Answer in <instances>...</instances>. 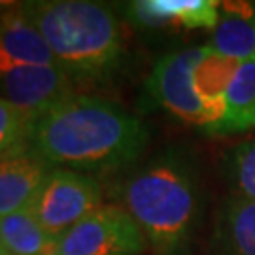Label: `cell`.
<instances>
[{"label":"cell","instance_id":"6da1fadb","mask_svg":"<svg viewBox=\"0 0 255 255\" xmlns=\"http://www.w3.org/2000/svg\"><path fill=\"white\" fill-rule=\"evenodd\" d=\"M146 125L118 102L72 95L32 123L28 147L53 168L119 170L147 146Z\"/></svg>","mask_w":255,"mask_h":255},{"label":"cell","instance_id":"7a4b0ae2","mask_svg":"<svg viewBox=\"0 0 255 255\" xmlns=\"http://www.w3.org/2000/svg\"><path fill=\"white\" fill-rule=\"evenodd\" d=\"M23 6L74 83L106 82L119 70L125 42L112 9L85 0H34Z\"/></svg>","mask_w":255,"mask_h":255},{"label":"cell","instance_id":"3957f363","mask_svg":"<svg viewBox=\"0 0 255 255\" xmlns=\"http://www.w3.org/2000/svg\"><path fill=\"white\" fill-rule=\"evenodd\" d=\"M123 202L157 255H183L199 219V189L189 164L164 155L138 170Z\"/></svg>","mask_w":255,"mask_h":255},{"label":"cell","instance_id":"277c9868","mask_svg":"<svg viewBox=\"0 0 255 255\" xmlns=\"http://www.w3.org/2000/svg\"><path fill=\"white\" fill-rule=\"evenodd\" d=\"M101 183L91 174L70 168H51L30 210L53 238H61L101 204Z\"/></svg>","mask_w":255,"mask_h":255},{"label":"cell","instance_id":"5b68a950","mask_svg":"<svg viewBox=\"0 0 255 255\" xmlns=\"http://www.w3.org/2000/svg\"><path fill=\"white\" fill-rule=\"evenodd\" d=\"M146 237L125 208L101 206L57 238L59 255H140Z\"/></svg>","mask_w":255,"mask_h":255},{"label":"cell","instance_id":"8992f818","mask_svg":"<svg viewBox=\"0 0 255 255\" xmlns=\"http://www.w3.org/2000/svg\"><path fill=\"white\" fill-rule=\"evenodd\" d=\"M202 53L204 46L164 55L153 66L146 82V89L149 99L159 108L206 132L208 119L193 83V72Z\"/></svg>","mask_w":255,"mask_h":255},{"label":"cell","instance_id":"52a82bcc","mask_svg":"<svg viewBox=\"0 0 255 255\" xmlns=\"http://www.w3.org/2000/svg\"><path fill=\"white\" fill-rule=\"evenodd\" d=\"M2 99L21 110L32 123L74 95V82L59 64L8 66L0 70Z\"/></svg>","mask_w":255,"mask_h":255},{"label":"cell","instance_id":"ba28073f","mask_svg":"<svg viewBox=\"0 0 255 255\" xmlns=\"http://www.w3.org/2000/svg\"><path fill=\"white\" fill-rule=\"evenodd\" d=\"M21 64L46 66L57 61L23 2L0 4V70Z\"/></svg>","mask_w":255,"mask_h":255},{"label":"cell","instance_id":"9c48e42d","mask_svg":"<svg viewBox=\"0 0 255 255\" xmlns=\"http://www.w3.org/2000/svg\"><path fill=\"white\" fill-rule=\"evenodd\" d=\"M51 168L30 147L0 157V218L30 208Z\"/></svg>","mask_w":255,"mask_h":255},{"label":"cell","instance_id":"30bf717a","mask_svg":"<svg viewBox=\"0 0 255 255\" xmlns=\"http://www.w3.org/2000/svg\"><path fill=\"white\" fill-rule=\"evenodd\" d=\"M219 0H136L128 4V19L146 28H206L214 30L219 19Z\"/></svg>","mask_w":255,"mask_h":255},{"label":"cell","instance_id":"8fae6325","mask_svg":"<svg viewBox=\"0 0 255 255\" xmlns=\"http://www.w3.org/2000/svg\"><path fill=\"white\" fill-rule=\"evenodd\" d=\"M206 46L218 55L237 61L255 57V2H221L218 25L210 32Z\"/></svg>","mask_w":255,"mask_h":255},{"label":"cell","instance_id":"7c38bea8","mask_svg":"<svg viewBox=\"0 0 255 255\" xmlns=\"http://www.w3.org/2000/svg\"><path fill=\"white\" fill-rule=\"evenodd\" d=\"M55 246L57 238L38 223L30 208L0 218V248L6 255H49Z\"/></svg>","mask_w":255,"mask_h":255},{"label":"cell","instance_id":"4fadbf2b","mask_svg":"<svg viewBox=\"0 0 255 255\" xmlns=\"http://www.w3.org/2000/svg\"><path fill=\"white\" fill-rule=\"evenodd\" d=\"M255 128V57L242 61L227 91V114L219 134Z\"/></svg>","mask_w":255,"mask_h":255},{"label":"cell","instance_id":"5bb4252c","mask_svg":"<svg viewBox=\"0 0 255 255\" xmlns=\"http://www.w3.org/2000/svg\"><path fill=\"white\" fill-rule=\"evenodd\" d=\"M221 237L231 255H255V201L229 199L221 216Z\"/></svg>","mask_w":255,"mask_h":255},{"label":"cell","instance_id":"9a60e30c","mask_svg":"<svg viewBox=\"0 0 255 255\" xmlns=\"http://www.w3.org/2000/svg\"><path fill=\"white\" fill-rule=\"evenodd\" d=\"M32 121L11 102L0 97V157L28 147Z\"/></svg>","mask_w":255,"mask_h":255},{"label":"cell","instance_id":"2e32d148","mask_svg":"<svg viewBox=\"0 0 255 255\" xmlns=\"http://www.w3.org/2000/svg\"><path fill=\"white\" fill-rule=\"evenodd\" d=\"M231 178L238 197L255 201V140H248L231 155Z\"/></svg>","mask_w":255,"mask_h":255},{"label":"cell","instance_id":"e0dca14e","mask_svg":"<svg viewBox=\"0 0 255 255\" xmlns=\"http://www.w3.org/2000/svg\"><path fill=\"white\" fill-rule=\"evenodd\" d=\"M0 255H6V254H4V250H2V248H0Z\"/></svg>","mask_w":255,"mask_h":255},{"label":"cell","instance_id":"ac0fdd59","mask_svg":"<svg viewBox=\"0 0 255 255\" xmlns=\"http://www.w3.org/2000/svg\"><path fill=\"white\" fill-rule=\"evenodd\" d=\"M49 255H59V254H49Z\"/></svg>","mask_w":255,"mask_h":255}]
</instances>
